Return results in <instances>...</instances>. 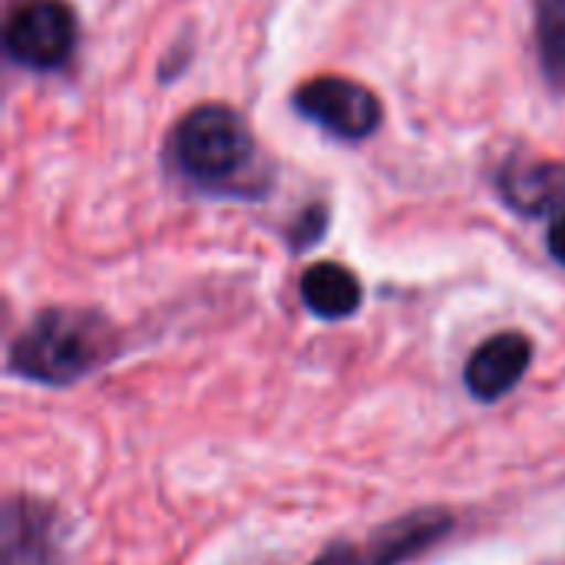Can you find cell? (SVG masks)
<instances>
[{
  "label": "cell",
  "instance_id": "obj_1",
  "mask_svg": "<svg viewBox=\"0 0 565 565\" xmlns=\"http://www.w3.org/2000/svg\"><path fill=\"white\" fill-rule=\"evenodd\" d=\"M116 354L113 324L86 308H50L10 344V371L33 384L66 387Z\"/></svg>",
  "mask_w": 565,
  "mask_h": 565
},
{
  "label": "cell",
  "instance_id": "obj_2",
  "mask_svg": "<svg viewBox=\"0 0 565 565\" xmlns=\"http://www.w3.org/2000/svg\"><path fill=\"white\" fill-rule=\"evenodd\" d=\"M175 162L199 182H222L235 175L252 156V132L228 106H199L175 129Z\"/></svg>",
  "mask_w": 565,
  "mask_h": 565
},
{
  "label": "cell",
  "instance_id": "obj_3",
  "mask_svg": "<svg viewBox=\"0 0 565 565\" xmlns=\"http://www.w3.org/2000/svg\"><path fill=\"white\" fill-rule=\"evenodd\" d=\"M295 109L338 139H367L384 119L381 99L344 76H315L301 83L295 89Z\"/></svg>",
  "mask_w": 565,
  "mask_h": 565
},
{
  "label": "cell",
  "instance_id": "obj_4",
  "mask_svg": "<svg viewBox=\"0 0 565 565\" xmlns=\"http://www.w3.org/2000/svg\"><path fill=\"white\" fill-rule=\"evenodd\" d=\"M76 43V17L63 0H26L20 3L3 30L10 60L30 70L60 66Z\"/></svg>",
  "mask_w": 565,
  "mask_h": 565
},
{
  "label": "cell",
  "instance_id": "obj_5",
  "mask_svg": "<svg viewBox=\"0 0 565 565\" xmlns=\"http://www.w3.org/2000/svg\"><path fill=\"white\" fill-rule=\"evenodd\" d=\"M530 361H533V341L526 334L520 331L493 334L467 361L463 384L477 401L493 404L523 381V374L530 371Z\"/></svg>",
  "mask_w": 565,
  "mask_h": 565
},
{
  "label": "cell",
  "instance_id": "obj_6",
  "mask_svg": "<svg viewBox=\"0 0 565 565\" xmlns=\"http://www.w3.org/2000/svg\"><path fill=\"white\" fill-rule=\"evenodd\" d=\"M3 565H60L56 516L33 497H10L3 507Z\"/></svg>",
  "mask_w": 565,
  "mask_h": 565
},
{
  "label": "cell",
  "instance_id": "obj_7",
  "mask_svg": "<svg viewBox=\"0 0 565 565\" xmlns=\"http://www.w3.org/2000/svg\"><path fill=\"white\" fill-rule=\"evenodd\" d=\"M503 199L523 215H550L565 209L563 162H513L500 175Z\"/></svg>",
  "mask_w": 565,
  "mask_h": 565
},
{
  "label": "cell",
  "instance_id": "obj_8",
  "mask_svg": "<svg viewBox=\"0 0 565 565\" xmlns=\"http://www.w3.org/2000/svg\"><path fill=\"white\" fill-rule=\"evenodd\" d=\"M301 301L311 315L341 321L361 308V281L338 262H318L301 275Z\"/></svg>",
  "mask_w": 565,
  "mask_h": 565
},
{
  "label": "cell",
  "instance_id": "obj_9",
  "mask_svg": "<svg viewBox=\"0 0 565 565\" xmlns=\"http://www.w3.org/2000/svg\"><path fill=\"white\" fill-rule=\"evenodd\" d=\"M450 526H454V520L447 513H430V510L414 513L374 540L371 559L364 565H401L404 559L417 556L420 550H427L430 543H437Z\"/></svg>",
  "mask_w": 565,
  "mask_h": 565
},
{
  "label": "cell",
  "instance_id": "obj_10",
  "mask_svg": "<svg viewBox=\"0 0 565 565\" xmlns=\"http://www.w3.org/2000/svg\"><path fill=\"white\" fill-rule=\"evenodd\" d=\"M540 63L553 89L565 93V0H533Z\"/></svg>",
  "mask_w": 565,
  "mask_h": 565
},
{
  "label": "cell",
  "instance_id": "obj_11",
  "mask_svg": "<svg viewBox=\"0 0 565 565\" xmlns=\"http://www.w3.org/2000/svg\"><path fill=\"white\" fill-rule=\"evenodd\" d=\"M321 228H324V209H308V212H305V222L295 228V238H298L295 245H298V248L311 245V242L321 235Z\"/></svg>",
  "mask_w": 565,
  "mask_h": 565
},
{
  "label": "cell",
  "instance_id": "obj_12",
  "mask_svg": "<svg viewBox=\"0 0 565 565\" xmlns=\"http://www.w3.org/2000/svg\"><path fill=\"white\" fill-rule=\"evenodd\" d=\"M311 565H364V559L351 546H331V550H324Z\"/></svg>",
  "mask_w": 565,
  "mask_h": 565
},
{
  "label": "cell",
  "instance_id": "obj_13",
  "mask_svg": "<svg viewBox=\"0 0 565 565\" xmlns=\"http://www.w3.org/2000/svg\"><path fill=\"white\" fill-rule=\"evenodd\" d=\"M550 252H553V258L565 265V212L553 222V228H550Z\"/></svg>",
  "mask_w": 565,
  "mask_h": 565
}]
</instances>
